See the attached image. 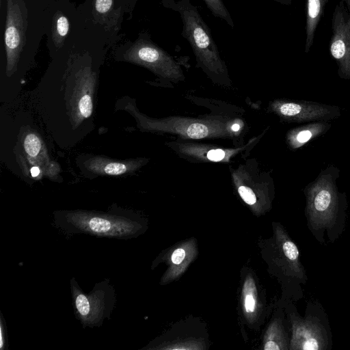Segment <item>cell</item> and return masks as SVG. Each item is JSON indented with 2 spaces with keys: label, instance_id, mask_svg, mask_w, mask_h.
Instances as JSON below:
<instances>
[{
  "label": "cell",
  "instance_id": "cell-1",
  "mask_svg": "<svg viewBox=\"0 0 350 350\" xmlns=\"http://www.w3.org/2000/svg\"><path fill=\"white\" fill-rule=\"evenodd\" d=\"M340 170L330 165L304 189L306 226L316 239L325 245L334 243L345 230L348 203L347 196L337 187Z\"/></svg>",
  "mask_w": 350,
  "mask_h": 350
},
{
  "label": "cell",
  "instance_id": "cell-2",
  "mask_svg": "<svg viewBox=\"0 0 350 350\" xmlns=\"http://www.w3.org/2000/svg\"><path fill=\"white\" fill-rule=\"evenodd\" d=\"M54 226L68 235L129 239L144 232V222L131 210L113 204L107 211L59 210L53 213Z\"/></svg>",
  "mask_w": 350,
  "mask_h": 350
},
{
  "label": "cell",
  "instance_id": "cell-3",
  "mask_svg": "<svg viewBox=\"0 0 350 350\" xmlns=\"http://www.w3.org/2000/svg\"><path fill=\"white\" fill-rule=\"evenodd\" d=\"M286 314L291 326L290 350H331L332 334L327 314L317 300L307 302L301 317L292 301Z\"/></svg>",
  "mask_w": 350,
  "mask_h": 350
},
{
  "label": "cell",
  "instance_id": "cell-4",
  "mask_svg": "<svg viewBox=\"0 0 350 350\" xmlns=\"http://www.w3.org/2000/svg\"><path fill=\"white\" fill-rule=\"evenodd\" d=\"M70 288L74 314L83 328L100 327L105 319H109L116 303V294L109 279L102 280L85 293L75 278L70 280Z\"/></svg>",
  "mask_w": 350,
  "mask_h": 350
},
{
  "label": "cell",
  "instance_id": "cell-5",
  "mask_svg": "<svg viewBox=\"0 0 350 350\" xmlns=\"http://www.w3.org/2000/svg\"><path fill=\"white\" fill-rule=\"evenodd\" d=\"M274 251V265L286 288L288 299L297 301L304 297L302 286L307 284L308 278L297 245L280 224L275 226Z\"/></svg>",
  "mask_w": 350,
  "mask_h": 350
},
{
  "label": "cell",
  "instance_id": "cell-6",
  "mask_svg": "<svg viewBox=\"0 0 350 350\" xmlns=\"http://www.w3.org/2000/svg\"><path fill=\"white\" fill-rule=\"evenodd\" d=\"M174 5L183 20V35L189 42L197 59L211 71H222V62L217 46L196 7L189 0H178Z\"/></svg>",
  "mask_w": 350,
  "mask_h": 350
},
{
  "label": "cell",
  "instance_id": "cell-7",
  "mask_svg": "<svg viewBox=\"0 0 350 350\" xmlns=\"http://www.w3.org/2000/svg\"><path fill=\"white\" fill-rule=\"evenodd\" d=\"M23 0H7V13L4 33L6 55L5 74L12 77L17 70L18 64L25 42L27 12Z\"/></svg>",
  "mask_w": 350,
  "mask_h": 350
},
{
  "label": "cell",
  "instance_id": "cell-8",
  "mask_svg": "<svg viewBox=\"0 0 350 350\" xmlns=\"http://www.w3.org/2000/svg\"><path fill=\"white\" fill-rule=\"evenodd\" d=\"M332 31L329 51L337 64L338 75L350 81V14L341 0L332 14Z\"/></svg>",
  "mask_w": 350,
  "mask_h": 350
},
{
  "label": "cell",
  "instance_id": "cell-9",
  "mask_svg": "<svg viewBox=\"0 0 350 350\" xmlns=\"http://www.w3.org/2000/svg\"><path fill=\"white\" fill-rule=\"evenodd\" d=\"M16 126L18 128L16 130V142L21 145V147L14 146L12 148H23V149L16 150V156H15L18 166L16 171L18 172V170L21 169L23 175H25L27 171L29 174L28 167H30L31 170L33 167L36 166L45 172L43 167L44 164L51 170L49 166L44 162L51 165L56 163L49 159V151L44 148V141L37 131L35 129H31L29 124L22 123L21 125Z\"/></svg>",
  "mask_w": 350,
  "mask_h": 350
},
{
  "label": "cell",
  "instance_id": "cell-10",
  "mask_svg": "<svg viewBox=\"0 0 350 350\" xmlns=\"http://www.w3.org/2000/svg\"><path fill=\"white\" fill-rule=\"evenodd\" d=\"M126 62L142 65L163 76L179 75V68L171 56L152 42L139 39L123 55Z\"/></svg>",
  "mask_w": 350,
  "mask_h": 350
},
{
  "label": "cell",
  "instance_id": "cell-11",
  "mask_svg": "<svg viewBox=\"0 0 350 350\" xmlns=\"http://www.w3.org/2000/svg\"><path fill=\"white\" fill-rule=\"evenodd\" d=\"M274 109L283 118L296 122L329 121L341 115L338 106L308 100L278 101Z\"/></svg>",
  "mask_w": 350,
  "mask_h": 350
},
{
  "label": "cell",
  "instance_id": "cell-12",
  "mask_svg": "<svg viewBox=\"0 0 350 350\" xmlns=\"http://www.w3.org/2000/svg\"><path fill=\"white\" fill-rule=\"evenodd\" d=\"M83 166L88 172L92 174L118 176L134 170L137 167V163L113 161L102 157H95L85 161Z\"/></svg>",
  "mask_w": 350,
  "mask_h": 350
},
{
  "label": "cell",
  "instance_id": "cell-13",
  "mask_svg": "<svg viewBox=\"0 0 350 350\" xmlns=\"http://www.w3.org/2000/svg\"><path fill=\"white\" fill-rule=\"evenodd\" d=\"M331 127L328 121H316L296 127L288 133L287 141L293 149H297L308 142L325 134Z\"/></svg>",
  "mask_w": 350,
  "mask_h": 350
},
{
  "label": "cell",
  "instance_id": "cell-14",
  "mask_svg": "<svg viewBox=\"0 0 350 350\" xmlns=\"http://www.w3.org/2000/svg\"><path fill=\"white\" fill-rule=\"evenodd\" d=\"M329 0H306V42L304 52L308 53L313 45L319 23L324 14Z\"/></svg>",
  "mask_w": 350,
  "mask_h": 350
},
{
  "label": "cell",
  "instance_id": "cell-15",
  "mask_svg": "<svg viewBox=\"0 0 350 350\" xmlns=\"http://www.w3.org/2000/svg\"><path fill=\"white\" fill-rule=\"evenodd\" d=\"M290 338L286 331L284 321L281 318L275 319L269 326L263 340L265 350L289 349Z\"/></svg>",
  "mask_w": 350,
  "mask_h": 350
},
{
  "label": "cell",
  "instance_id": "cell-16",
  "mask_svg": "<svg viewBox=\"0 0 350 350\" xmlns=\"http://www.w3.org/2000/svg\"><path fill=\"white\" fill-rule=\"evenodd\" d=\"M242 297L245 313L248 316H252L257 307V291L255 283L251 277L244 282Z\"/></svg>",
  "mask_w": 350,
  "mask_h": 350
},
{
  "label": "cell",
  "instance_id": "cell-17",
  "mask_svg": "<svg viewBox=\"0 0 350 350\" xmlns=\"http://www.w3.org/2000/svg\"><path fill=\"white\" fill-rule=\"evenodd\" d=\"M70 24L68 18L62 13H57L53 23L52 37L57 47H61L69 31Z\"/></svg>",
  "mask_w": 350,
  "mask_h": 350
},
{
  "label": "cell",
  "instance_id": "cell-18",
  "mask_svg": "<svg viewBox=\"0 0 350 350\" xmlns=\"http://www.w3.org/2000/svg\"><path fill=\"white\" fill-rule=\"evenodd\" d=\"M189 247H180L174 250L170 256V274L178 275L183 271L185 265H187L189 262V258L193 256L187 252Z\"/></svg>",
  "mask_w": 350,
  "mask_h": 350
},
{
  "label": "cell",
  "instance_id": "cell-19",
  "mask_svg": "<svg viewBox=\"0 0 350 350\" xmlns=\"http://www.w3.org/2000/svg\"><path fill=\"white\" fill-rule=\"evenodd\" d=\"M204 1L215 16L224 20L233 27V21L221 0H204Z\"/></svg>",
  "mask_w": 350,
  "mask_h": 350
},
{
  "label": "cell",
  "instance_id": "cell-20",
  "mask_svg": "<svg viewBox=\"0 0 350 350\" xmlns=\"http://www.w3.org/2000/svg\"><path fill=\"white\" fill-rule=\"evenodd\" d=\"M114 0H95L94 10L96 14L103 18L109 16L113 11Z\"/></svg>",
  "mask_w": 350,
  "mask_h": 350
},
{
  "label": "cell",
  "instance_id": "cell-21",
  "mask_svg": "<svg viewBox=\"0 0 350 350\" xmlns=\"http://www.w3.org/2000/svg\"><path fill=\"white\" fill-rule=\"evenodd\" d=\"M8 329L5 319L0 312V350H8Z\"/></svg>",
  "mask_w": 350,
  "mask_h": 350
},
{
  "label": "cell",
  "instance_id": "cell-22",
  "mask_svg": "<svg viewBox=\"0 0 350 350\" xmlns=\"http://www.w3.org/2000/svg\"><path fill=\"white\" fill-rule=\"evenodd\" d=\"M239 193L241 198L249 205H253L256 201V196L253 191L245 186H240L238 189Z\"/></svg>",
  "mask_w": 350,
  "mask_h": 350
},
{
  "label": "cell",
  "instance_id": "cell-23",
  "mask_svg": "<svg viewBox=\"0 0 350 350\" xmlns=\"http://www.w3.org/2000/svg\"><path fill=\"white\" fill-rule=\"evenodd\" d=\"M206 157L211 161H221L225 157V152L220 149L212 150L208 152Z\"/></svg>",
  "mask_w": 350,
  "mask_h": 350
},
{
  "label": "cell",
  "instance_id": "cell-24",
  "mask_svg": "<svg viewBox=\"0 0 350 350\" xmlns=\"http://www.w3.org/2000/svg\"><path fill=\"white\" fill-rule=\"evenodd\" d=\"M345 6L347 7L349 14H350V0H341Z\"/></svg>",
  "mask_w": 350,
  "mask_h": 350
},
{
  "label": "cell",
  "instance_id": "cell-25",
  "mask_svg": "<svg viewBox=\"0 0 350 350\" xmlns=\"http://www.w3.org/2000/svg\"><path fill=\"white\" fill-rule=\"evenodd\" d=\"M280 3H282L283 4L289 5L291 3V0H275Z\"/></svg>",
  "mask_w": 350,
  "mask_h": 350
},
{
  "label": "cell",
  "instance_id": "cell-26",
  "mask_svg": "<svg viewBox=\"0 0 350 350\" xmlns=\"http://www.w3.org/2000/svg\"><path fill=\"white\" fill-rule=\"evenodd\" d=\"M240 128V126L238 124H234V125H232V129L234 131H237Z\"/></svg>",
  "mask_w": 350,
  "mask_h": 350
}]
</instances>
